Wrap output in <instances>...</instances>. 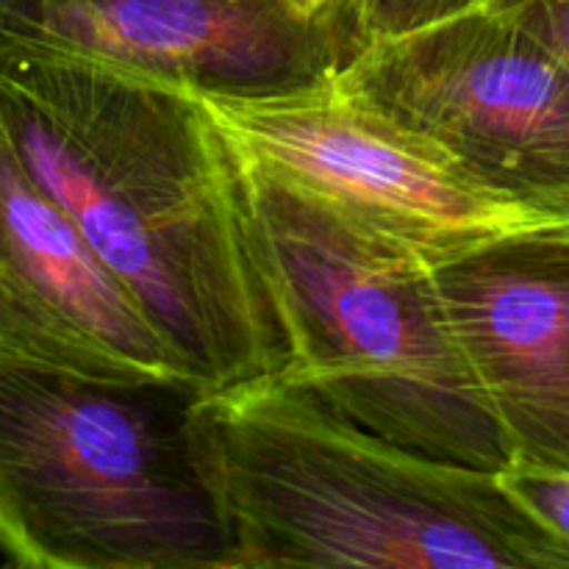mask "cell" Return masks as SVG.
<instances>
[{"instance_id": "8992f818", "label": "cell", "mask_w": 569, "mask_h": 569, "mask_svg": "<svg viewBox=\"0 0 569 569\" xmlns=\"http://www.w3.org/2000/svg\"><path fill=\"white\" fill-rule=\"evenodd\" d=\"M370 42L365 0H0V44L81 56L203 98L311 92Z\"/></svg>"}, {"instance_id": "ba28073f", "label": "cell", "mask_w": 569, "mask_h": 569, "mask_svg": "<svg viewBox=\"0 0 569 569\" xmlns=\"http://www.w3.org/2000/svg\"><path fill=\"white\" fill-rule=\"evenodd\" d=\"M431 281L509 459L569 472V228L472 244Z\"/></svg>"}, {"instance_id": "9c48e42d", "label": "cell", "mask_w": 569, "mask_h": 569, "mask_svg": "<svg viewBox=\"0 0 569 569\" xmlns=\"http://www.w3.org/2000/svg\"><path fill=\"white\" fill-rule=\"evenodd\" d=\"M0 353L109 383H192L0 126ZM194 387V383H192Z\"/></svg>"}, {"instance_id": "3957f363", "label": "cell", "mask_w": 569, "mask_h": 569, "mask_svg": "<svg viewBox=\"0 0 569 569\" xmlns=\"http://www.w3.org/2000/svg\"><path fill=\"white\" fill-rule=\"evenodd\" d=\"M231 148L250 248L289 342L278 378L389 442L506 470L509 450L445 326L431 264Z\"/></svg>"}, {"instance_id": "5b68a950", "label": "cell", "mask_w": 569, "mask_h": 569, "mask_svg": "<svg viewBox=\"0 0 569 569\" xmlns=\"http://www.w3.org/2000/svg\"><path fill=\"white\" fill-rule=\"evenodd\" d=\"M333 87L489 198L569 222V64L509 11L372 39Z\"/></svg>"}, {"instance_id": "7a4b0ae2", "label": "cell", "mask_w": 569, "mask_h": 569, "mask_svg": "<svg viewBox=\"0 0 569 569\" xmlns=\"http://www.w3.org/2000/svg\"><path fill=\"white\" fill-rule=\"evenodd\" d=\"M189 439L233 567L569 569L500 472L389 442L278 376L194 395Z\"/></svg>"}, {"instance_id": "4fadbf2b", "label": "cell", "mask_w": 569, "mask_h": 569, "mask_svg": "<svg viewBox=\"0 0 569 569\" xmlns=\"http://www.w3.org/2000/svg\"><path fill=\"white\" fill-rule=\"evenodd\" d=\"M561 226H567V228H569V222H561Z\"/></svg>"}, {"instance_id": "30bf717a", "label": "cell", "mask_w": 569, "mask_h": 569, "mask_svg": "<svg viewBox=\"0 0 569 569\" xmlns=\"http://www.w3.org/2000/svg\"><path fill=\"white\" fill-rule=\"evenodd\" d=\"M503 487L569 545V472L511 461L500 470Z\"/></svg>"}, {"instance_id": "6da1fadb", "label": "cell", "mask_w": 569, "mask_h": 569, "mask_svg": "<svg viewBox=\"0 0 569 569\" xmlns=\"http://www.w3.org/2000/svg\"><path fill=\"white\" fill-rule=\"evenodd\" d=\"M0 126L200 392L287 370L289 342L250 248L233 148L203 94L0 44Z\"/></svg>"}, {"instance_id": "7c38bea8", "label": "cell", "mask_w": 569, "mask_h": 569, "mask_svg": "<svg viewBox=\"0 0 569 569\" xmlns=\"http://www.w3.org/2000/svg\"><path fill=\"white\" fill-rule=\"evenodd\" d=\"M495 9H503L526 22L548 44H553L569 64V0H498Z\"/></svg>"}, {"instance_id": "52a82bcc", "label": "cell", "mask_w": 569, "mask_h": 569, "mask_svg": "<svg viewBox=\"0 0 569 569\" xmlns=\"http://www.w3.org/2000/svg\"><path fill=\"white\" fill-rule=\"evenodd\" d=\"M206 106L244 153L428 264L548 226L489 198L333 83L283 98H206Z\"/></svg>"}, {"instance_id": "8fae6325", "label": "cell", "mask_w": 569, "mask_h": 569, "mask_svg": "<svg viewBox=\"0 0 569 569\" xmlns=\"http://www.w3.org/2000/svg\"><path fill=\"white\" fill-rule=\"evenodd\" d=\"M495 3L498 0H365V14L370 37L378 39L415 31V28Z\"/></svg>"}, {"instance_id": "277c9868", "label": "cell", "mask_w": 569, "mask_h": 569, "mask_svg": "<svg viewBox=\"0 0 569 569\" xmlns=\"http://www.w3.org/2000/svg\"><path fill=\"white\" fill-rule=\"evenodd\" d=\"M198 392L0 353V553L26 569L233 567L189 439Z\"/></svg>"}]
</instances>
